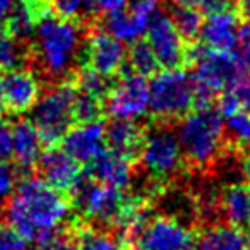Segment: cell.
Instances as JSON below:
<instances>
[{"mask_svg":"<svg viewBox=\"0 0 250 250\" xmlns=\"http://www.w3.org/2000/svg\"><path fill=\"white\" fill-rule=\"evenodd\" d=\"M72 208L69 195L42 178L28 177L16 187L4 206V223L26 242L45 245L59 233V225Z\"/></svg>","mask_w":250,"mask_h":250,"instance_id":"obj_1","label":"cell"},{"mask_svg":"<svg viewBox=\"0 0 250 250\" xmlns=\"http://www.w3.org/2000/svg\"><path fill=\"white\" fill-rule=\"evenodd\" d=\"M29 53L36 59L40 69L50 79L72 76L81 63L83 36L81 24L53 14H43L36 21Z\"/></svg>","mask_w":250,"mask_h":250,"instance_id":"obj_2","label":"cell"},{"mask_svg":"<svg viewBox=\"0 0 250 250\" xmlns=\"http://www.w3.org/2000/svg\"><path fill=\"white\" fill-rule=\"evenodd\" d=\"M188 65L194 67V110L211 108L223 91L233 87L245 74H249L235 53L216 52L204 43L188 45Z\"/></svg>","mask_w":250,"mask_h":250,"instance_id":"obj_3","label":"cell"},{"mask_svg":"<svg viewBox=\"0 0 250 250\" xmlns=\"http://www.w3.org/2000/svg\"><path fill=\"white\" fill-rule=\"evenodd\" d=\"M177 139L185 165L195 168L211 167L226 146L223 117L212 108L190 110L178 122Z\"/></svg>","mask_w":250,"mask_h":250,"instance_id":"obj_4","label":"cell"},{"mask_svg":"<svg viewBox=\"0 0 250 250\" xmlns=\"http://www.w3.org/2000/svg\"><path fill=\"white\" fill-rule=\"evenodd\" d=\"M76 84L72 77L55 83L45 94H40L36 104L31 108L33 125L38 130L43 144L57 146L63 134L74 125L72 103L76 98Z\"/></svg>","mask_w":250,"mask_h":250,"instance_id":"obj_5","label":"cell"},{"mask_svg":"<svg viewBox=\"0 0 250 250\" xmlns=\"http://www.w3.org/2000/svg\"><path fill=\"white\" fill-rule=\"evenodd\" d=\"M194 108V84L184 69H163L149 81V111L158 124L180 120Z\"/></svg>","mask_w":250,"mask_h":250,"instance_id":"obj_6","label":"cell"},{"mask_svg":"<svg viewBox=\"0 0 250 250\" xmlns=\"http://www.w3.org/2000/svg\"><path fill=\"white\" fill-rule=\"evenodd\" d=\"M69 199L84 221L101 223L111 229L124 214L129 195H125L120 188L93 180L84 170L83 178L69 194Z\"/></svg>","mask_w":250,"mask_h":250,"instance_id":"obj_7","label":"cell"},{"mask_svg":"<svg viewBox=\"0 0 250 250\" xmlns=\"http://www.w3.org/2000/svg\"><path fill=\"white\" fill-rule=\"evenodd\" d=\"M139 161L154 182L163 184L171 180L185 165L177 134L165 127V124L163 127L146 130Z\"/></svg>","mask_w":250,"mask_h":250,"instance_id":"obj_8","label":"cell"},{"mask_svg":"<svg viewBox=\"0 0 250 250\" xmlns=\"http://www.w3.org/2000/svg\"><path fill=\"white\" fill-rule=\"evenodd\" d=\"M104 110L113 118L137 120L149 110V83L144 76L130 70H122L118 79L111 84L106 98Z\"/></svg>","mask_w":250,"mask_h":250,"instance_id":"obj_9","label":"cell"},{"mask_svg":"<svg viewBox=\"0 0 250 250\" xmlns=\"http://www.w3.org/2000/svg\"><path fill=\"white\" fill-rule=\"evenodd\" d=\"M146 42L160 69H184L188 65V45L177 31L170 16L154 12L146 29Z\"/></svg>","mask_w":250,"mask_h":250,"instance_id":"obj_10","label":"cell"},{"mask_svg":"<svg viewBox=\"0 0 250 250\" xmlns=\"http://www.w3.org/2000/svg\"><path fill=\"white\" fill-rule=\"evenodd\" d=\"M199 231L170 216L149 218L136 245L143 250H194Z\"/></svg>","mask_w":250,"mask_h":250,"instance_id":"obj_11","label":"cell"},{"mask_svg":"<svg viewBox=\"0 0 250 250\" xmlns=\"http://www.w3.org/2000/svg\"><path fill=\"white\" fill-rule=\"evenodd\" d=\"M124 43L118 42L108 31L94 29L83 45V65L91 67L106 77H115L125 67Z\"/></svg>","mask_w":250,"mask_h":250,"instance_id":"obj_12","label":"cell"},{"mask_svg":"<svg viewBox=\"0 0 250 250\" xmlns=\"http://www.w3.org/2000/svg\"><path fill=\"white\" fill-rule=\"evenodd\" d=\"M156 12L153 0H129L120 9L108 12L106 31L122 43H132L146 33L151 18Z\"/></svg>","mask_w":250,"mask_h":250,"instance_id":"obj_13","label":"cell"},{"mask_svg":"<svg viewBox=\"0 0 250 250\" xmlns=\"http://www.w3.org/2000/svg\"><path fill=\"white\" fill-rule=\"evenodd\" d=\"M36 168L42 180H45L57 190L63 192L65 195L74 190V187L79 184L84 175L83 165L77 163L62 147L57 146H48V149L43 151Z\"/></svg>","mask_w":250,"mask_h":250,"instance_id":"obj_14","label":"cell"},{"mask_svg":"<svg viewBox=\"0 0 250 250\" xmlns=\"http://www.w3.org/2000/svg\"><path fill=\"white\" fill-rule=\"evenodd\" d=\"M60 144L62 149L70 154L77 163L87 167L106 151L104 125L100 120L89 124H76V127L72 125L63 134Z\"/></svg>","mask_w":250,"mask_h":250,"instance_id":"obj_15","label":"cell"},{"mask_svg":"<svg viewBox=\"0 0 250 250\" xmlns=\"http://www.w3.org/2000/svg\"><path fill=\"white\" fill-rule=\"evenodd\" d=\"M42 94L40 79L33 70L19 67L4 76V103L5 111L21 115L29 111Z\"/></svg>","mask_w":250,"mask_h":250,"instance_id":"obj_16","label":"cell"},{"mask_svg":"<svg viewBox=\"0 0 250 250\" xmlns=\"http://www.w3.org/2000/svg\"><path fill=\"white\" fill-rule=\"evenodd\" d=\"M146 129L134 120L113 118L104 127V144L110 153L137 163Z\"/></svg>","mask_w":250,"mask_h":250,"instance_id":"obj_17","label":"cell"},{"mask_svg":"<svg viewBox=\"0 0 250 250\" xmlns=\"http://www.w3.org/2000/svg\"><path fill=\"white\" fill-rule=\"evenodd\" d=\"M240 14L235 11L219 12V14L208 16L201 29V43L216 52L233 53L236 46L240 31Z\"/></svg>","mask_w":250,"mask_h":250,"instance_id":"obj_18","label":"cell"},{"mask_svg":"<svg viewBox=\"0 0 250 250\" xmlns=\"http://www.w3.org/2000/svg\"><path fill=\"white\" fill-rule=\"evenodd\" d=\"M43 141L31 120L21 118L12 125V158L21 175L36 168L42 156Z\"/></svg>","mask_w":250,"mask_h":250,"instance_id":"obj_19","label":"cell"},{"mask_svg":"<svg viewBox=\"0 0 250 250\" xmlns=\"http://www.w3.org/2000/svg\"><path fill=\"white\" fill-rule=\"evenodd\" d=\"M219 211L226 223L242 231L250 243V184H231L223 188Z\"/></svg>","mask_w":250,"mask_h":250,"instance_id":"obj_20","label":"cell"},{"mask_svg":"<svg viewBox=\"0 0 250 250\" xmlns=\"http://www.w3.org/2000/svg\"><path fill=\"white\" fill-rule=\"evenodd\" d=\"M132 171H134L132 161L125 160L122 156H117V154L110 153L108 149L98 160H94L93 163L86 167V173L93 180L104 185H110V187L120 188V190H124L130 184Z\"/></svg>","mask_w":250,"mask_h":250,"instance_id":"obj_21","label":"cell"},{"mask_svg":"<svg viewBox=\"0 0 250 250\" xmlns=\"http://www.w3.org/2000/svg\"><path fill=\"white\" fill-rule=\"evenodd\" d=\"M67 235L74 242L77 250H120L122 243L115 231L108 228H96L93 223L84 221L83 218H74Z\"/></svg>","mask_w":250,"mask_h":250,"instance_id":"obj_22","label":"cell"},{"mask_svg":"<svg viewBox=\"0 0 250 250\" xmlns=\"http://www.w3.org/2000/svg\"><path fill=\"white\" fill-rule=\"evenodd\" d=\"M194 250H250V243L233 226L214 225L199 233Z\"/></svg>","mask_w":250,"mask_h":250,"instance_id":"obj_23","label":"cell"},{"mask_svg":"<svg viewBox=\"0 0 250 250\" xmlns=\"http://www.w3.org/2000/svg\"><path fill=\"white\" fill-rule=\"evenodd\" d=\"M53 14L76 24L94 21L98 12L96 0H50Z\"/></svg>","mask_w":250,"mask_h":250,"instance_id":"obj_24","label":"cell"},{"mask_svg":"<svg viewBox=\"0 0 250 250\" xmlns=\"http://www.w3.org/2000/svg\"><path fill=\"white\" fill-rule=\"evenodd\" d=\"M125 65L129 67L130 72H136L139 76H154L160 70L158 60L154 57L151 46L147 45L146 40H136L130 43L127 55H125Z\"/></svg>","mask_w":250,"mask_h":250,"instance_id":"obj_25","label":"cell"},{"mask_svg":"<svg viewBox=\"0 0 250 250\" xmlns=\"http://www.w3.org/2000/svg\"><path fill=\"white\" fill-rule=\"evenodd\" d=\"M170 19L175 24L177 31L182 35V38L187 43L194 42L201 35L202 24H204V16L195 7H182V5H173L170 9Z\"/></svg>","mask_w":250,"mask_h":250,"instance_id":"obj_26","label":"cell"},{"mask_svg":"<svg viewBox=\"0 0 250 250\" xmlns=\"http://www.w3.org/2000/svg\"><path fill=\"white\" fill-rule=\"evenodd\" d=\"M70 77H72L77 89L89 94V96L98 98L104 103V98L111 87V77L103 76L87 65H79Z\"/></svg>","mask_w":250,"mask_h":250,"instance_id":"obj_27","label":"cell"},{"mask_svg":"<svg viewBox=\"0 0 250 250\" xmlns=\"http://www.w3.org/2000/svg\"><path fill=\"white\" fill-rule=\"evenodd\" d=\"M36 16L31 11L28 4L24 0H19V4L16 5V9L12 11V14L7 18L4 24V29L12 35L14 38H18L19 42L26 43V40H29L35 33V26H36Z\"/></svg>","mask_w":250,"mask_h":250,"instance_id":"obj_28","label":"cell"},{"mask_svg":"<svg viewBox=\"0 0 250 250\" xmlns=\"http://www.w3.org/2000/svg\"><path fill=\"white\" fill-rule=\"evenodd\" d=\"M29 59L24 43L19 42L12 35H9L4 28H0V70H14L19 69Z\"/></svg>","mask_w":250,"mask_h":250,"instance_id":"obj_29","label":"cell"},{"mask_svg":"<svg viewBox=\"0 0 250 250\" xmlns=\"http://www.w3.org/2000/svg\"><path fill=\"white\" fill-rule=\"evenodd\" d=\"M104 113V103L101 100L83 91H76V98L72 103V120L76 124H89V122H98Z\"/></svg>","mask_w":250,"mask_h":250,"instance_id":"obj_30","label":"cell"},{"mask_svg":"<svg viewBox=\"0 0 250 250\" xmlns=\"http://www.w3.org/2000/svg\"><path fill=\"white\" fill-rule=\"evenodd\" d=\"M226 130L229 134V139L236 144L240 149L250 151V115L235 113L226 118Z\"/></svg>","mask_w":250,"mask_h":250,"instance_id":"obj_31","label":"cell"},{"mask_svg":"<svg viewBox=\"0 0 250 250\" xmlns=\"http://www.w3.org/2000/svg\"><path fill=\"white\" fill-rule=\"evenodd\" d=\"M19 170L16 165H9L7 160H0V199H7L18 187Z\"/></svg>","mask_w":250,"mask_h":250,"instance_id":"obj_32","label":"cell"},{"mask_svg":"<svg viewBox=\"0 0 250 250\" xmlns=\"http://www.w3.org/2000/svg\"><path fill=\"white\" fill-rule=\"evenodd\" d=\"M233 53H235L240 65H242L247 72H250V22L240 26L238 40H236V46Z\"/></svg>","mask_w":250,"mask_h":250,"instance_id":"obj_33","label":"cell"},{"mask_svg":"<svg viewBox=\"0 0 250 250\" xmlns=\"http://www.w3.org/2000/svg\"><path fill=\"white\" fill-rule=\"evenodd\" d=\"M0 250H26V240L7 223H0Z\"/></svg>","mask_w":250,"mask_h":250,"instance_id":"obj_34","label":"cell"},{"mask_svg":"<svg viewBox=\"0 0 250 250\" xmlns=\"http://www.w3.org/2000/svg\"><path fill=\"white\" fill-rule=\"evenodd\" d=\"M195 5L206 18L212 14H219V12L235 11V0H197Z\"/></svg>","mask_w":250,"mask_h":250,"instance_id":"obj_35","label":"cell"},{"mask_svg":"<svg viewBox=\"0 0 250 250\" xmlns=\"http://www.w3.org/2000/svg\"><path fill=\"white\" fill-rule=\"evenodd\" d=\"M229 89L235 93L236 100H238L240 110H243V113L250 115V74H245L238 83Z\"/></svg>","mask_w":250,"mask_h":250,"instance_id":"obj_36","label":"cell"},{"mask_svg":"<svg viewBox=\"0 0 250 250\" xmlns=\"http://www.w3.org/2000/svg\"><path fill=\"white\" fill-rule=\"evenodd\" d=\"M12 158V125L0 120V160Z\"/></svg>","mask_w":250,"mask_h":250,"instance_id":"obj_37","label":"cell"},{"mask_svg":"<svg viewBox=\"0 0 250 250\" xmlns=\"http://www.w3.org/2000/svg\"><path fill=\"white\" fill-rule=\"evenodd\" d=\"M36 250H77L74 242L70 240V236L67 235V231L63 229L62 235H57L53 240H50L45 245H38Z\"/></svg>","mask_w":250,"mask_h":250,"instance_id":"obj_38","label":"cell"},{"mask_svg":"<svg viewBox=\"0 0 250 250\" xmlns=\"http://www.w3.org/2000/svg\"><path fill=\"white\" fill-rule=\"evenodd\" d=\"M19 4V0H0V28H4L7 18L12 14L16 5Z\"/></svg>","mask_w":250,"mask_h":250,"instance_id":"obj_39","label":"cell"},{"mask_svg":"<svg viewBox=\"0 0 250 250\" xmlns=\"http://www.w3.org/2000/svg\"><path fill=\"white\" fill-rule=\"evenodd\" d=\"M129 2V0H96V5H98V11L101 12H111L115 9H120L122 5H125Z\"/></svg>","mask_w":250,"mask_h":250,"instance_id":"obj_40","label":"cell"},{"mask_svg":"<svg viewBox=\"0 0 250 250\" xmlns=\"http://www.w3.org/2000/svg\"><path fill=\"white\" fill-rule=\"evenodd\" d=\"M238 9H240V16L247 22H250V0H240Z\"/></svg>","mask_w":250,"mask_h":250,"instance_id":"obj_41","label":"cell"},{"mask_svg":"<svg viewBox=\"0 0 250 250\" xmlns=\"http://www.w3.org/2000/svg\"><path fill=\"white\" fill-rule=\"evenodd\" d=\"M242 170H243V175H245V178L249 180L250 184V151L243 156L242 160Z\"/></svg>","mask_w":250,"mask_h":250,"instance_id":"obj_42","label":"cell"},{"mask_svg":"<svg viewBox=\"0 0 250 250\" xmlns=\"http://www.w3.org/2000/svg\"><path fill=\"white\" fill-rule=\"evenodd\" d=\"M5 113V103H4V77L0 74V117Z\"/></svg>","mask_w":250,"mask_h":250,"instance_id":"obj_43","label":"cell"},{"mask_svg":"<svg viewBox=\"0 0 250 250\" xmlns=\"http://www.w3.org/2000/svg\"><path fill=\"white\" fill-rule=\"evenodd\" d=\"M175 5H182V7H194L197 0H171Z\"/></svg>","mask_w":250,"mask_h":250,"instance_id":"obj_44","label":"cell"},{"mask_svg":"<svg viewBox=\"0 0 250 250\" xmlns=\"http://www.w3.org/2000/svg\"><path fill=\"white\" fill-rule=\"evenodd\" d=\"M120 250H143V249H139L137 245H124Z\"/></svg>","mask_w":250,"mask_h":250,"instance_id":"obj_45","label":"cell"}]
</instances>
